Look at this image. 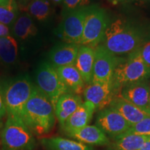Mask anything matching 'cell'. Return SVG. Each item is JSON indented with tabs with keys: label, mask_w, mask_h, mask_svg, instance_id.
Here are the masks:
<instances>
[{
	"label": "cell",
	"mask_w": 150,
	"mask_h": 150,
	"mask_svg": "<svg viewBox=\"0 0 150 150\" xmlns=\"http://www.w3.org/2000/svg\"><path fill=\"white\" fill-rule=\"evenodd\" d=\"M140 150H150V140L145 142Z\"/></svg>",
	"instance_id": "cell-32"
},
{
	"label": "cell",
	"mask_w": 150,
	"mask_h": 150,
	"mask_svg": "<svg viewBox=\"0 0 150 150\" xmlns=\"http://www.w3.org/2000/svg\"><path fill=\"white\" fill-rule=\"evenodd\" d=\"M138 52L143 61L148 66L150 67V40H148L147 42H145L138 50Z\"/></svg>",
	"instance_id": "cell-28"
},
{
	"label": "cell",
	"mask_w": 150,
	"mask_h": 150,
	"mask_svg": "<svg viewBox=\"0 0 150 150\" xmlns=\"http://www.w3.org/2000/svg\"><path fill=\"white\" fill-rule=\"evenodd\" d=\"M7 116L6 108L4 97L3 95V91L1 86L0 85V129L3 128L4 125L5 117Z\"/></svg>",
	"instance_id": "cell-29"
},
{
	"label": "cell",
	"mask_w": 150,
	"mask_h": 150,
	"mask_svg": "<svg viewBox=\"0 0 150 150\" xmlns=\"http://www.w3.org/2000/svg\"><path fill=\"white\" fill-rule=\"evenodd\" d=\"M83 102L80 95L72 93H65L60 97L54 106V110L56 117L61 126Z\"/></svg>",
	"instance_id": "cell-18"
},
{
	"label": "cell",
	"mask_w": 150,
	"mask_h": 150,
	"mask_svg": "<svg viewBox=\"0 0 150 150\" xmlns=\"http://www.w3.org/2000/svg\"><path fill=\"white\" fill-rule=\"evenodd\" d=\"M1 150H33L34 135L22 118L7 115L1 134Z\"/></svg>",
	"instance_id": "cell-4"
},
{
	"label": "cell",
	"mask_w": 150,
	"mask_h": 150,
	"mask_svg": "<svg viewBox=\"0 0 150 150\" xmlns=\"http://www.w3.org/2000/svg\"><path fill=\"white\" fill-rule=\"evenodd\" d=\"M150 136L137 134L122 135L112 139L108 145V150H140Z\"/></svg>",
	"instance_id": "cell-24"
},
{
	"label": "cell",
	"mask_w": 150,
	"mask_h": 150,
	"mask_svg": "<svg viewBox=\"0 0 150 150\" xmlns=\"http://www.w3.org/2000/svg\"><path fill=\"white\" fill-rule=\"evenodd\" d=\"M149 105H150V91H149Z\"/></svg>",
	"instance_id": "cell-37"
},
{
	"label": "cell",
	"mask_w": 150,
	"mask_h": 150,
	"mask_svg": "<svg viewBox=\"0 0 150 150\" xmlns=\"http://www.w3.org/2000/svg\"><path fill=\"white\" fill-rule=\"evenodd\" d=\"M147 31L124 19L109 22L102 45L116 56H128L138 50L149 40Z\"/></svg>",
	"instance_id": "cell-1"
},
{
	"label": "cell",
	"mask_w": 150,
	"mask_h": 150,
	"mask_svg": "<svg viewBox=\"0 0 150 150\" xmlns=\"http://www.w3.org/2000/svg\"><path fill=\"white\" fill-rule=\"evenodd\" d=\"M125 134H137L150 136V116L142 120L139 122L131 125ZM122 136V135H121Z\"/></svg>",
	"instance_id": "cell-26"
},
{
	"label": "cell",
	"mask_w": 150,
	"mask_h": 150,
	"mask_svg": "<svg viewBox=\"0 0 150 150\" xmlns=\"http://www.w3.org/2000/svg\"><path fill=\"white\" fill-rule=\"evenodd\" d=\"M96 126L108 138L114 139L127 132L131 125L119 112L110 107L99 110L96 118Z\"/></svg>",
	"instance_id": "cell-11"
},
{
	"label": "cell",
	"mask_w": 150,
	"mask_h": 150,
	"mask_svg": "<svg viewBox=\"0 0 150 150\" xmlns=\"http://www.w3.org/2000/svg\"><path fill=\"white\" fill-rule=\"evenodd\" d=\"M149 78L150 67L143 61L137 50L125 57H120L112 74L111 83L117 95L125 86L147 81Z\"/></svg>",
	"instance_id": "cell-3"
},
{
	"label": "cell",
	"mask_w": 150,
	"mask_h": 150,
	"mask_svg": "<svg viewBox=\"0 0 150 150\" xmlns=\"http://www.w3.org/2000/svg\"><path fill=\"white\" fill-rule=\"evenodd\" d=\"M20 49L17 40L12 35L0 38V66L11 68L19 59Z\"/></svg>",
	"instance_id": "cell-22"
},
{
	"label": "cell",
	"mask_w": 150,
	"mask_h": 150,
	"mask_svg": "<svg viewBox=\"0 0 150 150\" xmlns=\"http://www.w3.org/2000/svg\"><path fill=\"white\" fill-rule=\"evenodd\" d=\"M95 61V49L88 46L80 45L74 66L82 76L86 85L91 83L93 78Z\"/></svg>",
	"instance_id": "cell-19"
},
{
	"label": "cell",
	"mask_w": 150,
	"mask_h": 150,
	"mask_svg": "<svg viewBox=\"0 0 150 150\" xmlns=\"http://www.w3.org/2000/svg\"><path fill=\"white\" fill-rule=\"evenodd\" d=\"M7 1H8V0H0V5L6 3Z\"/></svg>",
	"instance_id": "cell-35"
},
{
	"label": "cell",
	"mask_w": 150,
	"mask_h": 150,
	"mask_svg": "<svg viewBox=\"0 0 150 150\" xmlns=\"http://www.w3.org/2000/svg\"><path fill=\"white\" fill-rule=\"evenodd\" d=\"M150 85L147 81L126 86L121 89L119 95L128 102L150 115Z\"/></svg>",
	"instance_id": "cell-13"
},
{
	"label": "cell",
	"mask_w": 150,
	"mask_h": 150,
	"mask_svg": "<svg viewBox=\"0 0 150 150\" xmlns=\"http://www.w3.org/2000/svg\"><path fill=\"white\" fill-rule=\"evenodd\" d=\"M40 143L46 150H95L92 146L59 136L42 138Z\"/></svg>",
	"instance_id": "cell-23"
},
{
	"label": "cell",
	"mask_w": 150,
	"mask_h": 150,
	"mask_svg": "<svg viewBox=\"0 0 150 150\" xmlns=\"http://www.w3.org/2000/svg\"><path fill=\"white\" fill-rule=\"evenodd\" d=\"M93 0H63V14L76 9L85 8L93 5Z\"/></svg>",
	"instance_id": "cell-27"
},
{
	"label": "cell",
	"mask_w": 150,
	"mask_h": 150,
	"mask_svg": "<svg viewBox=\"0 0 150 150\" xmlns=\"http://www.w3.org/2000/svg\"><path fill=\"white\" fill-rule=\"evenodd\" d=\"M119 56L108 51L102 44L95 48V61L92 82H110Z\"/></svg>",
	"instance_id": "cell-10"
},
{
	"label": "cell",
	"mask_w": 150,
	"mask_h": 150,
	"mask_svg": "<svg viewBox=\"0 0 150 150\" xmlns=\"http://www.w3.org/2000/svg\"><path fill=\"white\" fill-rule=\"evenodd\" d=\"M65 135L87 145L105 146L110 144L108 136L96 125H87L83 128L68 131Z\"/></svg>",
	"instance_id": "cell-15"
},
{
	"label": "cell",
	"mask_w": 150,
	"mask_h": 150,
	"mask_svg": "<svg viewBox=\"0 0 150 150\" xmlns=\"http://www.w3.org/2000/svg\"><path fill=\"white\" fill-rule=\"evenodd\" d=\"M50 1L54 4H61L63 3V0H50Z\"/></svg>",
	"instance_id": "cell-34"
},
{
	"label": "cell",
	"mask_w": 150,
	"mask_h": 150,
	"mask_svg": "<svg viewBox=\"0 0 150 150\" xmlns=\"http://www.w3.org/2000/svg\"><path fill=\"white\" fill-rule=\"evenodd\" d=\"M27 12L40 28L52 20L54 8L50 0H31L27 7Z\"/></svg>",
	"instance_id": "cell-20"
},
{
	"label": "cell",
	"mask_w": 150,
	"mask_h": 150,
	"mask_svg": "<svg viewBox=\"0 0 150 150\" xmlns=\"http://www.w3.org/2000/svg\"><path fill=\"white\" fill-rule=\"evenodd\" d=\"M95 110L96 109L93 104L84 101L76 111L61 125L62 130L65 134L68 131L81 129L89 125Z\"/></svg>",
	"instance_id": "cell-17"
},
{
	"label": "cell",
	"mask_w": 150,
	"mask_h": 150,
	"mask_svg": "<svg viewBox=\"0 0 150 150\" xmlns=\"http://www.w3.org/2000/svg\"><path fill=\"white\" fill-rule=\"evenodd\" d=\"M29 76H22L1 86L7 115L22 118L26 104L34 89Z\"/></svg>",
	"instance_id": "cell-5"
},
{
	"label": "cell",
	"mask_w": 150,
	"mask_h": 150,
	"mask_svg": "<svg viewBox=\"0 0 150 150\" xmlns=\"http://www.w3.org/2000/svg\"><path fill=\"white\" fill-rule=\"evenodd\" d=\"M79 47V45L68 42L57 45L49 53V63L55 68L74 65Z\"/></svg>",
	"instance_id": "cell-14"
},
{
	"label": "cell",
	"mask_w": 150,
	"mask_h": 150,
	"mask_svg": "<svg viewBox=\"0 0 150 150\" xmlns=\"http://www.w3.org/2000/svg\"><path fill=\"white\" fill-rule=\"evenodd\" d=\"M136 1H150V0H136Z\"/></svg>",
	"instance_id": "cell-36"
},
{
	"label": "cell",
	"mask_w": 150,
	"mask_h": 150,
	"mask_svg": "<svg viewBox=\"0 0 150 150\" xmlns=\"http://www.w3.org/2000/svg\"><path fill=\"white\" fill-rule=\"evenodd\" d=\"M37 88L50 99L54 106L60 97L70 93L60 78L57 71L49 62H43L35 72Z\"/></svg>",
	"instance_id": "cell-8"
},
{
	"label": "cell",
	"mask_w": 150,
	"mask_h": 150,
	"mask_svg": "<svg viewBox=\"0 0 150 150\" xmlns=\"http://www.w3.org/2000/svg\"><path fill=\"white\" fill-rule=\"evenodd\" d=\"M108 107L111 108L119 112L130 124L131 126L150 116L147 112H144L135 105L128 102L120 95L113 97Z\"/></svg>",
	"instance_id": "cell-16"
},
{
	"label": "cell",
	"mask_w": 150,
	"mask_h": 150,
	"mask_svg": "<svg viewBox=\"0 0 150 150\" xmlns=\"http://www.w3.org/2000/svg\"><path fill=\"white\" fill-rule=\"evenodd\" d=\"M90 6L76 9L63 14L60 34L65 42L80 45L86 18Z\"/></svg>",
	"instance_id": "cell-9"
},
{
	"label": "cell",
	"mask_w": 150,
	"mask_h": 150,
	"mask_svg": "<svg viewBox=\"0 0 150 150\" xmlns=\"http://www.w3.org/2000/svg\"><path fill=\"white\" fill-rule=\"evenodd\" d=\"M22 120L32 134L37 136L49 134L55 125L54 106L35 85L24 106Z\"/></svg>",
	"instance_id": "cell-2"
},
{
	"label": "cell",
	"mask_w": 150,
	"mask_h": 150,
	"mask_svg": "<svg viewBox=\"0 0 150 150\" xmlns=\"http://www.w3.org/2000/svg\"><path fill=\"white\" fill-rule=\"evenodd\" d=\"M108 1H109L111 4H112L116 5L117 4L122 2V1H125V0H108Z\"/></svg>",
	"instance_id": "cell-33"
},
{
	"label": "cell",
	"mask_w": 150,
	"mask_h": 150,
	"mask_svg": "<svg viewBox=\"0 0 150 150\" xmlns=\"http://www.w3.org/2000/svg\"><path fill=\"white\" fill-rule=\"evenodd\" d=\"M20 14V7L15 0L0 5V23L11 28Z\"/></svg>",
	"instance_id": "cell-25"
},
{
	"label": "cell",
	"mask_w": 150,
	"mask_h": 150,
	"mask_svg": "<svg viewBox=\"0 0 150 150\" xmlns=\"http://www.w3.org/2000/svg\"><path fill=\"white\" fill-rule=\"evenodd\" d=\"M11 28L2 23H0V38L11 35Z\"/></svg>",
	"instance_id": "cell-30"
},
{
	"label": "cell",
	"mask_w": 150,
	"mask_h": 150,
	"mask_svg": "<svg viewBox=\"0 0 150 150\" xmlns=\"http://www.w3.org/2000/svg\"><path fill=\"white\" fill-rule=\"evenodd\" d=\"M109 24L106 11L97 5H91L86 16L80 45L95 49L103 42Z\"/></svg>",
	"instance_id": "cell-7"
},
{
	"label": "cell",
	"mask_w": 150,
	"mask_h": 150,
	"mask_svg": "<svg viewBox=\"0 0 150 150\" xmlns=\"http://www.w3.org/2000/svg\"><path fill=\"white\" fill-rule=\"evenodd\" d=\"M40 29L27 11L20 13L11 28V34L18 43L20 54H27L40 47L42 42Z\"/></svg>",
	"instance_id": "cell-6"
},
{
	"label": "cell",
	"mask_w": 150,
	"mask_h": 150,
	"mask_svg": "<svg viewBox=\"0 0 150 150\" xmlns=\"http://www.w3.org/2000/svg\"><path fill=\"white\" fill-rule=\"evenodd\" d=\"M18 4L19 7L23 8H27V6L29 5V4L31 2V0H15Z\"/></svg>",
	"instance_id": "cell-31"
},
{
	"label": "cell",
	"mask_w": 150,
	"mask_h": 150,
	"mask_svg": "<svg viewBox=\"0 0 150 150\" xmlns=\"http://www.w3.org/2000/svg\"><path fill=\"white\" fill-rule=\"evenodd\" d=\"M83 95L84 101L93 104L99 111L108 107L116 95L111 81L92 82L86 86Z\"/></svg>",
	"instance_id": "cell-12"
},
{
	"label": "cell",
	"mask_w": 150,
	"mask_h": 150,
	"mask_svg": "<svg viewBox=\"0 0 150 150\" xmlns=\"http://www.w3.org/2000/svg\"><path fill=\"white\" fill-rule=\"evenodd\" d=\"M56 70L62 81L70 93L79 95L83 93L86 85L74 65L56 67Z\"/></svg>",
	"instance_id": "cell-21"
}]
</instances>
